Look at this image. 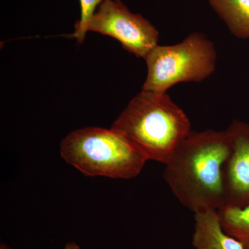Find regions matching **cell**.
Here are the masks:
<instances>
[{
	"label": "cell",
	"mask_w": 249,
	"mask_h": 249,
	"mask_svg": "<svg viewBox=\"0 0 249 249\" xmlns=\"http://www.w3.org/2000/svg\"><path fill=\"white\" fill-rule=\"evenodd\" d=\"M80 5V18L75 24L73 37L79 43H83L88 34V26L93 14L101 3L105 0H79Z\"/></svg>",
	"instance_id": "10"
},
{
	"label": "cell",
	"mask_w": 249,
	"mask_h": 249,
	"mask_svg": "<svg viewBox=\"0 0 249 249\" xmlns=\"http://www.w3.org/2000/svg\"><path fill=\"white\" fill-rule=\"evenodd\" d=\"M146 80L142 90L166 93L180 83H199L215 71L217 52L202 33H192L173 45H157L147 53Z\"/></svg>",
	"instance_id": "4"
},
{
	"label": "cell",
	"mask_w": 249,
	"mask_h": 249,
	"mask_svg": "<svg viewBox=\"0 0 249 249\" xmlns=\"http://www.w3.org/2000/svg\"><path fill=\"white\" fill-rule=\"evenodd\" d=\"M64 249H80V247L75 242H69Z\"/></svg>",
	"instance_id": "11"
},
{
	"label": "cell",
	"mask_w": 249,
	"mask_h": 249,
	"mask_svg": "<svg viewBox=\"0 0 249 249\" xmlns=\"http://www.w3.org/2000/svg\"><path fill=\"white\" fill-rule=\"evenodd\" d=\"M60 155L86 176L122 179L138 176L148 161L130 141L112 127L73 131L62 141Z\"/></svg>",
	"instance_id": "3"
},
{
	"label": "cell",
	"mask_w": 249,
	"mask_h": 249,
	"mask_svg": "<svg viewBox=\"0 0 249 249\" xmlns=\"http://www.w3.org/2000/svg\"><path fill=\"white\" fill-rule=\"evenodd\" d=\"M146 157L164 164L191 132L185 111L166 93L142 90L113 123Z\"/></svg>",
	"instance_id": "2"
},
{
	"label": "cell",
	"mask_w": 249,
	"mask_h": 249,
	"mask_svg": "<svg viewBox=\"0 0 249 249\" xmlns=\"http://www.w3.org/2000/svg\"><path fill=\"white\" fill-rule=\"evenodd\" d=\"M217 213L224 231L249 249V205L245 208L224 206Z\"/></svg>",
	"instance_id": "9"
},
{
	"label": "cell",
	"mask_w": 249,
	"mask_h": 249,
	"mask_svg": "<svg viewBox=\"0 0 249 249\" xmlns=\"http://www.w3.org/2000/svg\"><path fill=\"white\" fill-rule=\"evenodd\" d=\"M89 31L110 36L129 53L142 58L158 45L160 36L148 19L131 12L120 0L103 1L90 19Z\"/></svg>",
	"instance_id": "5"
},
{
	"label": "cell",
	"mask_w": 249,
	"mask_h": 249,
	"mask_svg": "<svg viewBox=\"0 0 249 249\" xmlns=\"http://www.w3.org/2000/svg\"><path fill=\"white\" fill-rule=\"evenodd\" d=\"M194 232L192 245L194 249H245L222 227L217 210L194 214Z\"/></svg>",
	"instance_id": "7"
},
{
	"label": "cell",
	"mask_w": 249,
	"mask_h": 249,
	"mask_svg": "<svg viewBox=\"0 0 249 249\" xmlns=\"http://www.w3.org/2000/svg\"><path fill=\"white\" fill-rule=\"evenodd\" d=\"M227 131L230 151L222 166L224 206L245 208L249 205V124L235 120Z\"/></svg>",
	"instance_id": "6"
},
{
	"label": "cell",
	"mask_w": 249,
	"mask_h": 249,
	"mask_svg": "<svg viewBox=\"0 0 249 249\" xmlns=\"http://www.w3.org/2000/svg\"><path fill=\"white\" fill-rule=\"evenodd\" d=\"M207 1L232 35L249 39V0Z\"/></svg>",
	"instance_id": "8"
},
{
	"label": "cell",
	"mask_w": 249,
	"mask_h": 249,
	"mask_svg": "<svg viewBox=\"0 0 249 249\" xmlns=\"http://www.w3.org/2000/svg\"><path fill=\"white\" fill-rule=\"evenodd\" d=\"M229 151L227 130L191 131L163 164L170 191L194 214L224 206L222 166Z\"/></svg>",
	"instance_id": "1"
},
{
	"label": "cell",
	"mask_w": 249,
	"mask_h": 249,
	"mask_svg": "<svg viewBox=\"0 0 249 249\" xmlns=\"http://www.w3.org/2000/svg\"><path fill=\"white\" fill-rule=\"evenodd\" d=\"M0 249H10L9 247H7L4 244H1V246H0Z\"/></svg>",
	"instance_id": "12"
}]
</instances>
